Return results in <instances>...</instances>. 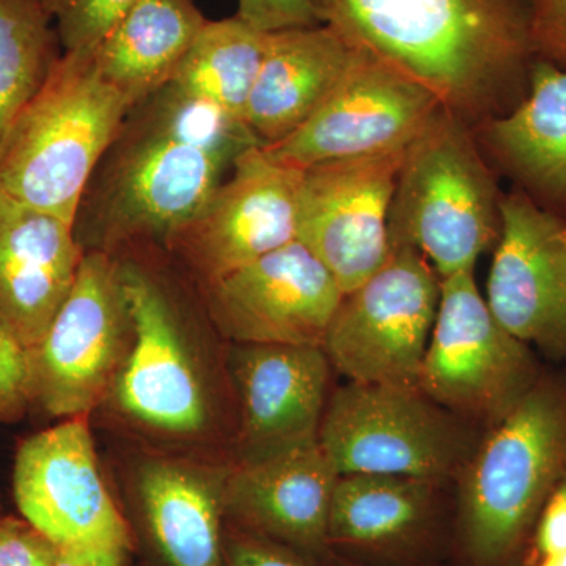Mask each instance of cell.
<instances>
[{
    "label": "cell",
    "instance_id": "6da1fadb",
    "mask_svg": "<svg viewBox=\"0 0 566 566\" xmlns=\"http://www.w3.org/2000/svg\"><path fill=\"white\" fill-rule=\"evenodd\" d=\"M253 145L240 118L174 84L159 88L129 111L85 189L74 222L82 249L170 245Z\"/></svg>",
    "mask_w": 566,
    "mask_h": 566
},
{
    "label": "cell",
    "instance_id": "7a4b0ae2",
    "mask_svg": "<svg viewBox=\"0 0 566 566\" xmlns=\"http://www.w3.org/2000/svg\"><path fill=\"white\" fill-rule=\"evenodd\" d=\"M349 44L433 92L475 128L527 96V0H311Z\"/></svg>",
    "mask_w": 566,
    "mask_h": 566
},
{
    "label": "cell",
    "instance_id": "3957f363",
    "mask_svg": "<svg viewBox=\"0 0 566 566\" xmlns=\"http://www.w3.org/2000/svg\"><path fill=\"white\" fill-rule=\"evenodd\" d=\"M566 476V367L546 368L486 430L457 485L452 547L461 566H526L536 521Z\"/></svg>",
    "mask_w": 566,
    "mask_h": 566
},
{
    "label": "cell",
    "instance_id": "277c9868",
    "mask_svg": "<svg viewBox=\"0 0 566 566\" xmlns=\"http://www.w3.org/2000/svg\"><path fill=\"white\" fill-rule=\"evenodd\" d=\"M133 109L93 52H63L0 151V193L76 222L104 153Z\"/></svg>",
    "mask_w": 566,
    "mask_h": 566
},
{
    "label": "cell",
    "instance_id": "5b68a950",
    "mask_svg": "<svg viewBox=\"0 0 566 566\" xmlns=\"http://www.w3.org/2000/svg\"><path fill=\"white\" fill-rule=\"evenodd\" d=\"M502 196L474 128L441 107L406 148L387 223L390 248L422 253L441 279L474 271L501 237Z\"/></svg>",
    "mask_w": 566,
    "mask_h": 566
},
{
    "label": "cell",
    "instance_id": "8992f818",
    "mask_svg": "<svg viewBox=\"0 0 566 566\" xmlns=\"http://www.w3.org/2000/svg\"><path fill=\"white\" fill-rule=\"evenodd\" d=\"M483 431L417 387L348 381L331 394L319 444L338 475L455 483Z\"/></svg>",
    "mask_w": 566,
    "mask_h": 566
},
{
    "label": "cell",
    "instance_id": "52a82bcc",
    "mask_svg": "<svg viewBox=\"0 0 566 566\" xmlns=\"http://www.w3.org/2000/svg\"><path fill=\"white\" fill-rule=\"evenodd\" d=\"M543 367L532 346L497 322L474 271L441 279V300L419 389L485 433L536 385Z\"/></svg>",
    "mask_w": 566,
    "mask_h": 566
},
{
    "label": "cell",
    "instance_id": "ba28073f",
    "mask_svg": "<svg viewBox=\"0 0 566 566\" xmlns=\"http://www.w3.org/2000/svg\"><path fill=\"white\" fill-rule=\"evenodd\" d=\"M441 300V277L411 248L346 294L324 337L334 370L363 385L417 387Z\"/></svg>",
    "mask_w": 566,
    "mask_h": 566
},
{
    "label": "cell",
    "instance_id": "9c48e42d",
    "mask_svg": "<svg viewBox=\"0 0 566 566\" xmlns=\"http://www.w3.org/2000/svg\"><path fill=\"white\" fill-rule=\"evenodd\" d=\"M132 337L117 260L85 252L69 296L31 348L33 403L61 419L87 416L117 378Z\"/></svg>",
    "mask_w": 566,
    "mask_h": 566
},
{
    "label": "cell",
    "instance_id": "30bf717a",
    "mask_svg": "<svg viewBox=\"0 0 566 566\" xmlns=\"http://www.w3.org/2000/svg\"><path fill=\"white\" fill-rule=\"evenodd\" d=\"M441 107L433 92L356 48L319 109L292 136L264 147L300 169L382 155L408 147Z\"/></svg>",
    "mask_w": 566,
    "mask_h": 566
},
{
    "label": "cell",
    "instance_id": "8fae6325",
    "mask_svg": "<svg viewBox=\"0 0 566 566\" xmlns=\"http://www.w3.org/2000/svg\"><path fill=\"white\" fill-rule=\"evenodd\" d=\"M406 148L304 169L296 240L333 274L344 296L389 259L387 223Z\"/></svg>",
    "mask_w": 566,
    "mask_h": 566
},
{
    "label": "cell",
    "instance_id": "7c38bea8",
    "mask_svg": "<svg viewBox=\"0 0 566 566\" xmlns=\"http://www.w3.org/2000/svg\"><path fill=\"white\" fill-rule=\"evenodd\" d=\"M303 172L253 145L169 248L210 285L293 243Z\"/></svg>",
    "mask_w": 566,
    "mask_h": 566
},
{
    "label": "cell",
    "instance_id": "4fadbf2b",
    "mask_svg": "<svg viewBox=\"0 0 566 566\" xmlns=\"http://www.w3.org/2000/svg\"><path fill=\"white\" fill-rule=\"evenodd\" d=\"M13 493L22 517L59 547L126 553L129 531L104 483L87 416L22 442Z\"/></svg>",
    "mask_w": 566,
    "mask_h": 566
},
{
    "label": "cell",
    "instance_id": "5bb4252c",
    "mask_svg": "<svg viewBox=\"0 0 566 566\" xmlns=\"http://www.w3.org/2000/svg\"><path fill=\"white\" fill-rule=\"evenodd\" d=\"M133 337L114 381L123 415L150 430L192 436L208 420L207 392L169 296L148 271L118 263Z\"/></svg>",
    "mask_w": 566,
    "mask_h": 566
},
{
    "label": "cell",
    "instance_id": "9a60e30c",
    "mask_svg": "<svg viewBox=\"0 0 566 566\" xmlns=\"http://www.w3.org/2000/svg\"><path fill=\"white\" fill-rule=\"evenodd\" d=\"M212 318L238 345L323 346L344 293L300 241L207 285Z\"/></svg>",
    "mask_w": 566,
    "mask_h": 566
},
{
    "label": "cell",
    "instance_id": "2e32d148",
    "mask_svg": "<svg viewBox=\"0 0 566 566\" xmlns=\"http://www.w3.org/2000/svg\"><path fill=\"white\" fill-rule=\"evenodd\" d=\"M501 218L486 282L488 307L510 334L566 367L564 219L515 188L502 196Z\"/></svg>",
    "mask_w": 566,
    "mask_h": 566
},
{
    "label": "cell",
    "instance_id": "e0dca14e",
    "mask_svg": "<svg viewBox=\"0 0 566 566\" xmlns=\"http://www.w3.org/2000/svg\"><path fill=\"white\" fill-rule=\"evenodd\" d=\"M331 370L323 346L238 345L232 379L240 400V461L318 442Z\"/></svg>",
    "mask_w": 566,
    "mask_h": 566
},
{
    "label": "cell",
    "instance_id": "ac0fdd59",
    "mask_svg": "<svg viewBox=\"0 0 566 566\" xmlns=\"http://www.w3.org/2000/svg\"><path fill=\"white\" fill-rule=\"evenodd\" d=\"M444 485L403 475H340L331 504L329 551L367 566H428L446 536Z\"/></svg>",
    "mask_w": 566,
    "mask_h": 566
},
{
    "label": "cell",
    "instance_id": "d6986e66",
    "mask_svg": "<svg viewBox=\"0 0 566 566\" xmlns=\"http://www.w3.org/2000/svg\"><path fill=\"white\" fill-rule=\"evenodd\" d=\"M338 476L319 441L264 460L240 461L223 480V510L253 535L296 553L326 554Z\"/></svg>",
    "mask_w": 566,
    "mask_h": 566
},
{
    "label": "cell",
    "instance_id": "ffe728a7",
    "mask_svg": "<svg viewBox=\"0 0 566 566\" xmlns=\"http://www.w3.org/2000/svg\"><path fill=\"white\" fill-rule=\"evenodd\" d=\"M74 223L0 193V326L32 348L76 281Z\"/></svg>",
    "mask_w": 566,
    "mask_h": 566
},
{
    "label": "cell",
    "instance_id": "44dd1931",
    "mask_svg": "<svg viewBox=\"0 0 566 566\" xmlns=\"http://www.w3.org/2000/svg\"><path fill=\"white\" fill-rule=\"evenodd\" d=\"M495 172L542 210L566 219V71L534 62L523 103L474 128Z\"/></svg>",
    "mask_w": 566,
    "mask_h": 566
},
{
    "label": "cell",
    "instance_id": "7402d4cb",
    "mask_svg": "<svg viewBox=\"0 0 566 566\" xmlns=\"http://www.w3.org/2000/svg\"><path fill=\"white\" fill-rule=\"evenodd\" d=\"M356 48L331 25L268 33L244 122L262 145L292 136L348 70Z\"/></svg>",
    "mask_w": 566,
    "mask_h": 566
},
{
    "label": "cell",
    "instance_id": "603a6c76",
    "mask_svg": "<svg viewBox=\"0 0 566 566\" xmlns=\"http://www.w3.org/2000/svg\"><path fill=\"white\" fill-rule=\"evenodd\" d=\"M207 21L193 0H137L93 51V62L134 107L172 82Z\"/></svg>",
    "mask_w": 566,
    "mask_h": 566
},
{
    "label": "cell",
    "instance_id": "cb8c5ba5",
    "mask_svg": "<svg viewBox=\"0 0 566 566\" xmlns=\"http://www.w3.org/2000/svg\"><path fill=\"white\" fill-rule=\"evenodd\" d=\"M178 461H151L139 480L142 505L170 566H223V480Z\"/></svg>",
    "mask_w": 566,
    "mask_h": 566
},
{
    "label": "cell",
    "instance_id": "d4e9b609",
    "mask_svg": "<svg viewBox=\"0 0 566 566\" xmlns=\"http://www.w3.org/2000/svg\"><path fill=\"white\" fill-rule=\"evenodd\" d=\"M266 39L268 33L256 31L237 14L207 21L170 84L244 122Z\"/></svg>",
    "mask_w": 566,
    "mask_h": 566
},
{
    "label": "cell",
    "instance_id": "484cf974",
    "mask_svg": "<svg viewBox=\"0 0 566 566\" xmlns=\"http://www.w3.org/2000/svg\"><path fill=\"white\" fill-rule=\"evenodd\" d=\"M41 0H0V151L61 57Z\"/></svg>",
    "mask_w": 566,
    "mask_h": 566
},
{
    "label": "cell",
    "instance_id": "4316f807",
    "mask_svg": "<svg viewBox=\"0 0 566 566\" xmlns=\"http://www.w3.org/2000/svg\"><path fill=\"white\" fill-rule=\"evenodd\" d=\"M63 52H93L137 0H41Z\"/></svg>",
    "mask_w": 566,
    "mask_h": 566
},
{
    "label": "cell",
    "instance_id": "83f0119b",
    "mask_svg": "<svg viewBox=\"0 0 566 566\" xmlns=\"http://www.w3.org/2000/svg\"><path fill=\"white\" fill-rule=\"evenodd\" d=\"M33 403L31 348L0 326V422L24 417Z\"/></svg>",
    "mask_w": 566,
    "mask_h": 566
},
{
    "label": "cell",
    "instance_id": "f1b7e54d",
    "mask_svg": "<svg viewBox=\"0 0 566 566\" xmlns=\"http://www.w3.org/2000/svg\"><path fill=\"white\" fill-rule=\"evenodd\" d=\"M535 61L566 71V0H527Z\"/></svg>",
    "mask_w": 566,
    "mask_h": 566
},
{
    "label": "cell",
    "instance_id": "f546056e",
    "mask_svg": "<svg viewBox=\"0 0 566 566\" xmlns=\"http://www.w3.org/2000/svg\"><path fill=\"white\" fill-rule=\"evenodd\" d=\"M59 546L25 520H0V566H52Z\"/></svg>",
    "mask_w": 566,
    "mask_h": 566
},
{
    "label": "cell",
    "instance_id": "4dcf8cb0",
    "mask_svg": "<svg viewBox=\"0 0 566 566\" xmlns=\"http://www.w3.org/2000/svg\"><path fill=\"white\" fill-rule=\"evenodd\" d=\"M237 17L264 33L322 24L311 0H238Z\"/></svg>",
    "mask_w": 566,
    "mask_h": 566
},
{
    "label": "cell",
    "instance_id": "1f68e13d",
    "mask_svg": "<svg viewBox=\"0 0 566 566\" xmlns=\"http://www.w3.org/2000/svg\"><path fill=\"white\" fill-rule=\"evenodd\" d=\"M560 554H566V476L539 513L528 546L526 566H534L542 558Z\"/></svg>",
    "mask_w": 566,
    "mask_h": 566
},
{
    "label": "cell",
    "instance_id": "d6a6232c",
    "mask_svg": "<svg viewBox=\"0 0 566 566\" xmlns=\"http://www.w3.org/2000/svg\"><path fill=\"white\" fill-rule=\"evenodd\" d=\"M229 566H312L297 556L296 551L279 545L263 536L241 534L234 536L227 551Z\"/></svg>",
    "mask_w": 566,
    "mask_h": 566
},
{
    "label": "cell",
    "instance_id": "836d02e7",
    "mask_svg": "<svg viewBox=\"0 0 566 566\" xmlns=\"http://www.w3.org/2000/svg\"><path fill=\"white\" fill-rule=\"evenodd\" d=\"M125 553L109 549H84V547H59L52 566H122Z\"/></svg>",
    "mask_w": 566,
    "mask_h": 566
},
{
    "label": "cell",
    "instance_id": "e575fe53",
    "mask_svg": "<svg viewBox=\"0 0 566 566\" xmlns=\"http://www.w3.org/2000/svg\"><path fill=\"white\" fill-rule=\"evenodd\" d=\"M534 566H566V554L542 558Z\"/></svg>",
    "mask_w": 566,
    "mask_h": 566
},
{
    "label": "cell",
    "instance_id": "d590c367",
    "mask_svg": "<svg viewBox=\"0 0 566 566\" xmlns=\"http://www.w3.org/2000/svg\"><path fill=\"white\" fill-rule=\"evenodd\" d=\"M326 566H367L363 564H357V562L349 560V558L337 556L333 558V562H329V565Z\"/></svg>",
    "mask_w": 566,
    "mask_h": 566
},
{
    "label": "cell",
    "instance_id": "8d00e7d4",
    "mask_svg": "<svg viewBox=\"0 0 566 566\" xmlns=\"http://www.w3.org/2000/svg\"><path fill=\"white\" fill-rule=\"evenodd\" d=\"M560 238H562V241H564V244L566 245V219H565V221H562Z\"/></svg>",
    "mask_w": 566,
    "mask_h": 566
}]
</instances>
